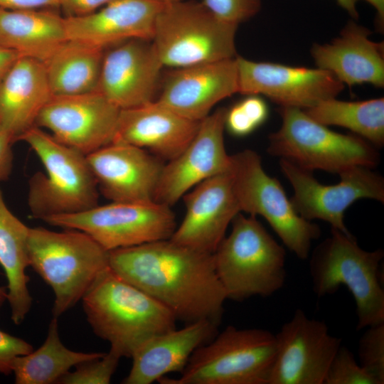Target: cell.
Returning <instances> with one entry per match:
<instances>
[{
  "instance_id": "1",
  "label": "cell",
  "mask_w": 384,
  "mask_h": 384,
  "mask_svg": "<svg viewBox=\"0 0 384 384\" xmlns=\"http://www.w3.org/2000/svg\"><path fill=\"white\" fill-rule=\"evenodd\" d=\"M109 266L188 323L207 319L219 324L225 291L217 276L213 254L170 239L108 252Z\"/></svg>"
},
{
  "instance_id": "2",
  "label": "cell",
  "mask_w": 384,
  "mask_h": 384,
  "mask_svg": "<svg viewBox=\"0 0 384 384\" xmlns=\"http://www.w3.org/2000/svg\"><path fill=\"white\" fill-rule=\"evenodd\" d=\"M93 332L121 358H130L150 337L176 328L174 314L110 266L97 277L82 299Z\"/></svg>"
},
{
  "instance_id": "3",
  "label": "cell",
  "mask_w": 384,
  "mask_h": 384,
  "mask_svg": "<svg viewBox=\"0 0 384 384\" xmlns=\"http://www.w3.org/2000/svg\"><path fill=\"white\" fill-rule=\"evenodd\" d=\"M232 230L213 253L217 276L227 299L242 302L252 297H270L286 280V252L250 215L241 213Z\"/></svg>"
},
{
  "instance_id": "4",
  "label": "cell",
  "mask_w": 384,
  "mask_h": 384,
  "mask_svg": "<svg viewBox=\"0 0 384 384\" xmlns=\"http://www.w3.org/2000/svg\"><path fill=\"white\" fill-rule=\"evenodd\" d=\"M383 257V250H365L351 233L331 228V235L315 247L311 256L313 292L320 298L345 286L355 300L356 329L383 324L384 290L380 266Z\"/></svg>"
},
{
  "instance_id": "5",
  "label": "cell",
  "mask_w": 384,
  "mask_h": 384,
  "mask_svg": "<svg viewBox=\"0 0 384 384\" xmlns=\"http://www.w3.org/2000/svg\"><path fill=\"white\" fill-rule=\"evenodd\" d=\"M30 266L54 294L53 317L81 301L99 274L109 266L108 251L87 233L75 229L53 231L30 228Z\"/></svg>"
},
{
  "instance_id": "6",
  "label": "cell",
  "mask_w": 384,
  "mask_h": 384,
  "mask_svg": "<svg viewBox=\"0 0 384 384\" xmlns=\"http://www.w3.org/2000/svg\"><path fill=\"white\" fill-rule=\"evenodd\" d=\"M18 141L28 144L46 170L29 181L28 204L33 218L76 213L98 205L97 183L85 154L36 126Z\"/></svg>"
},
{
  "instance_id": "7",
  "label": "cell",
  "mask_w": 384,
  "mask_h": 384,
  "mask_svg": "<svg viewBox=\"0 0 384 384\" xmlns=\"http://www.w3.org/2000/svg\"><path fill=\"white\" fill-rule=\"evenodd\" d=\"M277 351L275 334L227 326L191 356L178 378L162 384H268Z\"/></svg>"
},
{
  "instance_id": "8",
  "label": "cell",
  "mask_w": 384,
  "mask_h": 384,
  "mask_svg": "<svg viewBox=\"0 0 384 384\" xmlns=\"http://www.w3.org/2000/svg\"><path fill=\"white\" fill-rule=\"evenodd\" d=\"M282 124L269 137L270 154L306 170L339 174L356 166L374 169L380 162L377 148L362 137L331 130L299 108L279 107Z\"/></svg>"
},
{
  "instance_id": "9",
  "label": "cell",
  "mask_w": 384,
  "mask_h": 384,
  "mask_svg": "<svg viewBox=\"0 0 384 384\" xmlns=\"http://www.w3.org/2000/svg\"><path fill=\"white\" fill-rule=\"evenodd\" d=\"M238 27L201 1L181 0L164 3L151 41L164 66L185 68L235 58Z\"/></svg>"
},
{
  "instance_id": "10",
  "label": "cell",
  "mask_w": 384,
  "mask_h": 384,
  "mask_svg": "<svg viewBox=\"0 0 384 384\" xmlns=\"http://www.w3.org/2000/svg\"><path fill=\"white\" fill-rule=\"evenodd\" d=\"M230 172L240 211L263 217L298 258L306 260L319 226L295 210L280 182L265 171L261 157L250 149L230 155Z\"/></svg>"
},
{
  "instance_id": "11",
  "label": "cell",
  "mask_w": 384,
  "mask_h": 384,
  "mask_svg": "<svg viewBox=\"0 0 384 384\" xmlns=\"http://www.w3.org/2000/svg\"><path fill=\"white\" fill-rule=\"evenodd\" d=\"M42 220L64 229L82 231L108 252L170 239L177 227L170 206L156 201L111 202Z\"/></svg>"
},
{
  "instance_id": "12",
  "label": "cell",
  "mask_w": 384,
  "mask_h": 384,
  "mask_svg": "<svg viewBox=\"0 0 384 384\" xmlns=\"http://www.w3.org/2000/svg\"><path fill=\"white\" fill-rule=\"evenodd\" d=\"M279 164L294 191L292 203L306 220H321L331 228L350 233L344 223V213L350 206L363 198L384 202V179L371 168L353 167L338 174V183L325 185L312 171L288 160L280 159Z\"/></svg>"
},
{
  "instance_id": "13",
  "label": "cell",
  "mask_w": 384,
  "mask_h": 384,
  "mask_svg": "<svg viewBox=\"0 0 384 384\" xmlns=\"http://www.w3.org/2000/svg\"><path fill=\"white\" fill-rule=\"evenodd\" d=\"M277 351L268 384H324L341 339L326 324L297 309L275 334Z\"/></svg>"
},
{
  "instance_id": "14",
  "label": "cell",
  "mask_w": 384,
  "mask_h": 384,
  "mask_svg": "<svg viewBox=\"0 0 384 384\" xmlns=\"http://www.w3.org/2000/svg\"><path fill=\"white\" fill-rule=\"evenodd\" d=\"M238 93L263 95L279 107L309 109L336 97L344 85L319 68L289 66L235 57Z\"/></svg>"
},
{
  "instance_id": "15",
  "label": "cell",
  "mask_w": 384,
  "mask_h": 384,
  "mask_svg": "<svg viewBox=\"0 0 384 384\" xmlns=\"http://www.w3.org/2000/svg\"><path fill=\"white\" fill-rule=\"evenodd\" d=\"M120 109L100 92L53 95L35 126L85 156L113 142Z\"/></svg>"
},
{
  "instance_id": "16",
  "label": "cell",
  "mask_w": 384,
  "mask_h": 384,
  "mask_svg": "<svg viewBox=\"0 0 384 384\" xmlns=\"http://www.w3.org/2000/svg\"><path fill=\"white\" fill-rule=\"evenodd\" d=\"M226 111L218 108L201 120L187 147L165 164L154 201L171 206L201 182L230 169L231 157L224 144Z\"/></svg>"
},
{
  "instance_id": "17",
  "label": "cell",
  "mask_w": 384,
  "mask_h": 384,
  "mask_svg": "<svg viewBox=\"0 0 384 384\" xmlns=\"http://www.w3.org/2000/svg\"><path fill=\"white\" fill-rule=\"evenodd\" d=\"M163 67L151 41L121 42L105 50L97 91L120 110L146 104Z\"/></svg>"
},
{
  "instance_id": "18",
  "label": "cell",
  "mask_w": 384,
  "mask_h": 384,
  "mask_svg": "<svg viewBox=\"0 0 384 384\" xmlns=\"http://www.w3.org/2000/svg\"><path fill=\"white\" fill-rule=\"evenodd\" d=\"M184 218L170 240L213 254L240 208L230 171L210 177L183 196Z\"/></svg>"
},
{
  "instance_id": "19",
  "label": "cell",
  "mask_w": 384,
  "mask_h": 384,
  "mask_svg": "<svg viewBox=\"0 0 384 384\" xmlns=\"http://www.w3.org/2000/svg\"><path fill=\"white\" fill-rule=\"evenodd\" d=\"M98 189L112 202L154 201L165 164L146 150L112 142L86 156Z\"/></svg>"
},
{
  "instance_id": "20",
  "label": "cell",
  "mask_w": 384,
  "mask_h": 384,
  "mask_svg": "<svg viewBox=\"0 0 384 384\" xmlns=\"http://www.w3.org/2000/svg\"><path fill=\"white\" fill-rule=\"evenodd\" d=\"M174 69L155 100L191 120L201 122L217 103L238 93L235 58Z\"/></svg>"
},
{
  "instance_id": "21",
  "label": "cell",
  "mask_w": 384,
  "mask_h": 384,
  "mask_svg": "<svg viewBox=\"0 0 384 384\" xmlns=\"http://www.w3.org/2000/svg\"><path fill=\"white\" fill-rule=\"evenodd\" d=\"M164 4L159 0H111L90 14L65 17L67 40L103 49L131 39L151 41Z\"/></svg>"
},
{
  "instance_id": "22",
  "label": "cell",
  "mask_w": 384,
  "mask_h": 384,
  "mask_svg": "<svg viewBox=\"0 0 384 384\" xmlns=\"http://www.w3.org/2000/svg\"><path fill=\"white\" fill-rule=\"evenodd\" d=\"M200 122L187 119L154 100L120 110L112 142L147 149L159 159L169 161L190 144Z\"/></svg>"
},
{
  "instance_id": "23",
  "label": "cell",
  "mask_w": 384,
  "mask_h": 384,
  "mask_svg": "<svg viewBox=\"0 0 384 384\" xmlns=\"http://www.w3.org/2000/svg\"><path fill=\"white\" fill-rule=\"evenodd\" d=\"M370 31L349 21L331 43L313 45L317 68L332 73L344 85L368 83L384 87V43L368 37Z\"/></svg>"
},
{
  "instance_id": "24",
  "label": "cell",
  "mask_w": 384,
  "mask_h": 384,
  "mask_svg": "<svg viewBox=\"0 0 384 384\" xmlns=\"http://www.w3.org/2000/svg\"><path fill=\"white\" fill-rule=\"evenodd\" d=\"M218 324L207 319L153 336L130 358L132 365L124 384H150L172 372H181L192 353L217 334Z\"/></svg>"
},
{
  "instance_id": "25",
  "label": "cell",
  "mask_w": 384,
  "mask_h": 384,
  "mask_svg": "<svg viewBox=\"0 0 384 384\" xmlns=\"http://www.w3.org/2000/svg\"><path fill=\"white\" fill-rule=\"evenodd\" d=\"M52 96L44 63L18 57L0 85V130L18 141Z\"/></svg>"
},
{
  "instance_id": "26",
  "label": "cell",
  "mask_w": 384,
  "mask_h": 384,
  "mask_svg": "<svg viewBox=\"0 0 384 384\" xmlns=\"http://www.w3.org/2000/svg\"><path fill=\"white\" fill-rule=\"evenodd\" d=\"M67 40L65 17L38 9L0 8V46L45 63Z\"/></svg>"
},
{
  "instance_id": "27",
  "label": "cell",
  "mask_w": 384,
  "mask_h": 384,
  "mask_svg": "<svg viewBox=\"0 0 384 384\" xmlns=\"http://www.w3.org/2000/svg\"><path fill=\"white\" fill-rule=\"evenodd\" d=\"M30 228L6 206L0 189V265L7 279V299L11 319L19 325L26 319L33 303L26 269L30 266L28 240Z\"/></svg>"
},
{
  "instance_id": "28",
  "label": "cell",
  "mask_w": 384,
  "mask_h": 384,
  "mask_svg": "<svg viewBox=\"0 0 384 384\" xmlns=\"http://www.w3.org/2000/svg\"><path fill=\"white\" fill-rule=\"evenodd\" d=\"M105 50L66 40L44 63L53 95L97 91Z\"/></svg>"
},
{
  "instance_id": "29",
  "label": "cell",
  "mask_w": 384,
  "mask_h": 384,
  "mask_svg": "<svg viewBox=\"0 0 384 384\" xmlns=\"http://www.w3.org/2000/svg\"><path fill=\"white\" fill-rule=\"evenodd\" d=\"M104 352L74 351L64 346L58 333V318L48 325L43 343L36 350L16 358L12 364L16 384H50L80 363L102 357Z\"/></svg>"
},
{
  "instance_id": "30",
  "label": "cell",
  "mask_w": 384,
  "mask_h": 384,
  "mask_svg": "<svg viewBox=\"0 0 384 384\" xmlns=\"http://www.w3.org/2000/svg\"><path fill=\"white\" fill-rule=\"evenodd\" d=\"M303 110L316 122L346 128L376 148L384 144L383 97L353 102L335 97Z\"/></svg>"
},
{
  "instance_id": "31",
  "label": "cell",
  "mask_w": 384,
  "mask_h": 384,
  "mask_svg": "<svg viewBox=\"0 0 384 384\" xmlns=\"http://www.w3.org/2000/svg\"><path fill=\"white\" fill-rule=\"evenodd\" d=\"M269 115L266 102L260 96L250 95L227 109L225 127L235 137H245L265 122Z\"/></svg>"
},
{
  "instance_id": "32",
  "label": "cell",
  "mask_w": 384,
  "mask_h": 384,
  "mask_svg": "<svg viewBox=\"0 0 384 384\" xmlns=\"http://www.w3.org/2000/svg\"><path fill=\"white\" fill-rule=\"evenodd\" d=\"M121 357L110 350L102 357L75 366L61 377L60 384H108L110 383Z\"/></svg>"
},
{
  "instance_id": "33",
  "label": "cell",
  "mask_w": 384,
  "mask_h": 384,
  "mask_svg": "<svg viewBox=\"0 0 384 384\" xmlns=\"http://www.w3.org/2000/svg\"><path fill=\"white\" fill-rule=\"evenodd\" d=\"M324 384H379L357 362L353 353L341 346L327 370Z\"/></svg>"
},
{
  "instance_id": "34",
  "label": "cell",
  "mask_w": 384,
  "mask_h": 384,
  "mask_svg": "<svg viewBox=\"0 0 384 384\" xmlns=\"http://www.w3.org/2000/svg\"><path fill=\"white\" fill-rule=\"evenodd\" d=\"M358 341L360 365L384 383V323L366 328Z\"/></svg>"
},
{
  "instance_id": "35",
  "label": "cell",
  "mask_w": 384,
  "mask_h": 384,
  "mask_svg": "<svg viewBox=\"0 0 384 384\" xmlns=\"http://www.w3.org/2000/svg\"><path fill=\"white\" fill-rule=\"evenodd\" d=\"M202 4L220 19L239 25L255 16L262 0H202Z\"/></svg>"
},
{
  "instance_id": "36",
  "label": "cell",
  "mask_w": 384,
  "mask_h": 384,
  "mask_svg": "<svg viewBox=\"0 0 384 384\" xmlns=\"http://www.w3.org/2000/svg\"><path fill=\"white\" fill-rule=\"evenodd\" d=\"M33 351V346L26 341L0 329V373L11 374L14 359Z\"/></svg>"
},
{
  "instance_id": "37",
  "label": "cell",
  "mask_w": 384,
  "mask_h": 384,
  "mask_svg": "<svg viewBox=\"0 0 384 384\" xmlns=\"http://www.w3.org/2000/svg\"><path fill=\"white\" fill-rule=\"evenodd\" d=\"M111 0H59L65 17L81 16L95 12Z\"/></svg>"
},
{
  "instance_id": "38",
  "label": "cell",
  "mask_w": 384,
  "mask_h": 384,
  "mask_svg": "<svg viewBox=\"0 0 384 384\" xmlns=\"http://www.w3.org/2000/svg\"><path fill=\"white\" fill-rule=\"evenodd\" d=\"M14 142L8 134L0 130V181H6L11 175L14 161L11 146Z\"/></svg>"
},
{
  "instance_id": "39",
  "label": "cell",
  "mask_w": 384,
  "mask_h": 384,
  "mask_svg": "<svg viewBox=\"0 0 384 384\" xmlns=\"http://www.w3.org/2000/svg\"><path fill=\"white\" fill-rule=\"evenodd\" d=\"M59 7V0H0V8L11 10Z\"/></svg>"
},
{
  "instance_id": "40",
  "label": "cell",
  "mask_w": 384,
  "mask_h": 384,
  "mask_svg": "<svg viewBox=\"0 0 384 384\" xmlns=\"http://www.w3.org/2000/svg\"><path fill=\"white\" fill-rule=\"evenodd\" d=\"M18 57L16 52L0 46V85Z\"/></svg>"
},
{
  "instance_id": "41",
  "label": "cell",
  "mask_w": 384,
  "mask_h": 384,
  "mask_svg": "<svg viewBox=\"0 0 384 384\" xmlns=\"http://www.w3.org/2000/svg\"><path fill=\"white\" fill-rule=\"evenodd\" d=\"M370 4L376 11V23L379 31L384 27V0H364Z\"/></svg>"
},
{
  "instance_id": "42",
  "label": "cell",
  "mask_w": 384,
  "mask_h": 384,
  "mask_svg": "<svg viewBox=\"0 0 384 384\" xmlns=\"http://www.w3.org/2000/svg\"><path fill=\"white\" fill-rule=\"evenodd\" d=\"M337 4L343 9L355 20L358 18L356 4L358 0H336Z\"/></svg>"
},
{
  "instance_id": "43",
  "label": "cell",
  "mask_w": 384,
  "mask_h": 384,
  "mask_svg": "<svg viewBox=\"0 0 384 384\" xmlns=\"http://www.w3.org/2000/svg\"><path fill=\"white\" fill-rule=\"evenodd\" d=\"M7 299V290L4 287H0V308Z\"/></svg>"
},
{
  "instance_id": "44",
  "label": "cell",
  "mask_w": 384,
  "mask_h": 384,
  "mask_svg": "<svg viewBox=\"0 0 384 384\" xmlns=\"http://www.w3.org/2000/svg\"><path fill=\"white\" fill-rule=\"evenodd\" d=\"M163 3H170V2H174V1H181V0H159Z\"/></svg>"
}]
</instances>
